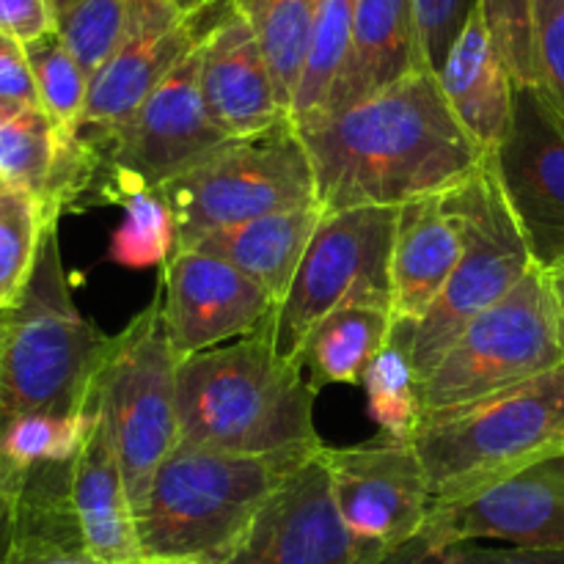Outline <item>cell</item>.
<instances>
[{"mask_svg":"<svg viewBox=\"0 0 564 564\" xmlns=\"http://www.w3.org/2000/svg\"><path fill=\"white\" fill-rule=\"evenodd\" d=\"M312 154L325 213L402 207L444 196L485 154L452 113L433 72L419 69L375 97L295 124Z\"/></svg>","mask_w":564,"mask_h":564,"instance_id":"cell-1","label":"cell"},{"mask_svg":"<svg viewBox=\"0 0 564 564\" xmlns=\"http://www.w3.org/2000/svg\"><path fill=\"white\" fill-rule=\"evenodd\" d=\"M312 389L262 330L185 358L176 369L180 444L229 455L308 460L323 449Z\"/></svg>","mask_w":564,"mask_h":564,"instance_id":"cell-2","label":"cell"},{"mask_svg":"<svg viewBox=\"0 0 564 564\" xmlns=\"http://www.w3.org/2000/svg\"><path fill=\"white\" fill-rule=\"evenodd\" d=\"M301 463L176 444L135 505L143 560L226 564L264 501Z\"/></svg>","mask_w":564,"mask_h":564,"instance_id":"cell-3","label":"cell"},{"mask_svg":"<svg viewBox=\"0 0 564 564\" xmlns=\"http://www.w3.org/2000/svg\"><path fill=\"white\" fill-rule=\"evenodd\" d=\"M110 336L72 297L58 226L44 231L36 270L0 341V430L17 416H75L88 408Z\"/></svg>","mask_w":564,"mask_h":564,"instance_id":"cell-4","label":"cell"},{"mask_svg":"<svg viewBox=\"0 0 564 564\" xmlns=\"http://www.w3.org/2000/svg\"><path fill=\"white\" fill-rule=\"evenodd\" d=\"M433 505L564 449V364L512 389L424 413L411 438Z\"/></svg>","mask_w":564,"mask_h":564,"instance_id":"cell-5","label":"cell"},{"mask_svg":"<svg viewBox=\"0 0 564 564\" xmlns=\"http://www.w3.org/2000/svg\"><path fill=\"white\" fill-rule=\"evenodd\" d=\"M176 224V251L248 220L319 207L312 154L295 121L226 138L196 165L160 185Z\"/></svg>","mask_w":564,"mask_h":564,"instance_id":"cell-6","label":"cell"},{"mask_svg":"<svg viewBox=\"0 0 564 564\" xmlns=\"http://www.w3.org/2000/svg\"><path fill=\"white\" fill-rule=\"evenodd\" d=\"M463 231V257L449 284L416 325L391 330V345L411 361L416 380L433 372L457 336L494 303L510 295L534 259L496 182L488 158L463 185L446 193Z\"/></svg>","mask_w":564,"mask_h":564,"instance_id":"cell-7","label":"cell"},{"mask_svg":"<svg viewBox=\"0 0 564 564\" xmlns=\"http://www.w3.org/2000/svg\"><path fill=\"white\" fill-rule=\"evenodd\" d=\"M176 369L163 317V292L141 314L110 336L94 380L91 400L102 413L130 490L132 510L147 494L160 463L180 444L176 424Z\"/></svg>","mask_w":564,"mask_h":564,"instance_id":"cell-8","label":"cell"},{"mask_svg":"<svg viewBox=\"0 0 564 564\" xmlns=\"http://www.w3.org/2000/svg\"><path fill=\"white\" fill-rule=\"evenodd\" d=\"M562 364L560 308L549 275L534 264L527 279L479 314L433 372L419 380L422 416L521 386Z\"/></svg>","mask_w":564,"mask_h":564,"instance_id":"cell-9","label":"cell"},{"mask_svg":"<svg viewBox=\"0 0 564 564\" xmlns=\"http://www.w3.org/2000/svg\"><path fill=\"white\" fill-rule=\"evenodd\" d=\"M397 209L350 207L325 213L284 301L264 323L275 350L297 361L308 330L345 306L391 312V248Z\"/></svg>","mask_w":564,"mask_h":564,"instance_id":"cell-10","label":"cell"},{"mask_svg":"<svg viewBox=\"0 0 564 564\" xmlns=\"http://www.w3.org/2000/svg\"><path fill=\"white\" fill-rule=\"evenodd\" d=\"M97 154L88 207L116 204L135 187H160L226 141L202 94V42L154 88L127 124L110 132L77 127Z\"/></svg>","mask_w":564,"mask_h":564,"instance_id":"cell-11","label":"cell"},{"mask_svg":"<svg viewBox=\"0 0 564 564\" xmlns=\"http://www.w3.org/2000/svg\"><path fill=\"white\" fill-rule=\"evenodd\" d=\"M336 510L358 549V564H383L422 534L433 510L427 471L413 444L323 449Z\"/></svg>","mask_w":564,"mask_h":564,"instance_id":"cell-12","label":"cell"},{"mask_svg":"<svg viewBox=\"0 0 564 564\" xmlns=\"http://www.w3.org/2000/svg\"><path fill=\"white\" fill-rule=\"evenodd\" d=\"M540 270L564 259V116L540 86H516L505 138L488 154Z\"/></svg>","mask_w":564,"mask_h":564,"instance_id":"cell-13","label":"cell"},{"mask_svg":"<svg viewBox=\"0 0 564 564\" xmlns=\"http://www.w3.org/2000/svg\"><path fill=\"white\" fill-rule=\"evenodd\" d=\"M419 538L433 551L499 540L512 549L564 551V449L430 510Z\"/></svg>","mask_w":564,"mask_h":564,"instance_id":"cell-14","label":"cell"},{"mask_svg":"<svg viewBox=\"0 0 564 564\" xmlns=\"http://www.w3.org/2000/svg\"><path fill=\"white\" fill-rule=\"evenodd\" d=\"M163 317L176 361L246 339L264 328L275 303L268 292L218 257L176 251L165 262Z\"/></svg>","mask_w":564,"mask_h":564,"instance_id":"cell-15","label":"cell"},{"mask_svg":"<svg viewBox=\"0 0 564 564\" xmlns=\"http://www.w3.org/2000/svg\"><path fill=\"white\" fill-rule=\"evenodd\" d=\"M323 449L273 490L226 564H358Z\"/></svg>","mask_w":564,"mask_h":564,"instance_id":"cell-16","label":"cell"},{"mask_svg":"<svg viewBox=\"0 0 564 564\" xmlns=\"http://www.w3.org/2000/svg\"><path fill=\"white\" fill-rule=\"evenodd\" d=\"M202 94L213 124L226 138H246L290 119L275 94L251 22L240 6L226 11L202 39Z\"/></svg>","mask_w":564,"mask_h":564,"instance_id":"cell-17","label":"cell"},{"mask_svg":"<svg viewBox=\"0 0 564 564\" xmlns=\"http://www.w3.org/2000/svg\"><path fill=\"white\" fill-rule=\"evenodd\" d=\"M463 257V231L449 196L397 207L391 248V317L394 328L416 325L449 284Z\"/></svg>","mask_w":564,"mask_h":564,"instance_id":"cell-18","label":"cell"},{"mask_svg":"<svg viewBox=\"0 0 564 564\" xmlns=\"http://www.w3.org/2000/svg\"><path fill=\"white\" fill-rule=\"evenodd\" d=\"M94 422L88 438L72 460L69 499L83 549L99 564H141L135 510L121 474L119 455L102 413L94 402Z\"/></svg>","mask_w":564,"mask_h":564,"instance_id":"cell-19","label":"cell"},{"mask_svg":"<svg viewBox=\"0 0 564 564\" xmlns=\"http://www.w3.org/2000/svg\"><path fill=\"white\" fill-rule=\"evenodd\" d=\"M419 69L424 66L413 0H358L350 50L317 116L352 108Z\"/></svg>","mask_w":564,"mask_h":564,"instance_id":"cell-20","label":"cell"},{"mask_svg":"<svg viewBox=\"0 0 564 564\" xmlns=\"http://www.w3.org/2000/svg\"><path fill=\"white\" fill-rule=\"evenodd\" d=\"M202 39L204 31L196 22L127 33L113 58L88 83L77 127L94 132L119 130Z\"/></svg>","mask_w":564,"mask_h":564,"instance_id":"cell-21","label":"cell"},{"mask_svg":"<svg viewBox=\"0 0 564 564\" xmlns=\"http://www.w3.org/2000/svg\"><path fill=\"white\" fill-rule=\"evenodd\" d=\"M441 91L479 152L488 158L505 138L516 80L488 31L479 0L438 72Z\"/></svg>","mask_w":564,"mask_h":564,"instance_id":"cell-22","label":"cell"},{"mask_svg":"<svg viewBox=\"0 0 564 564\" xmlns=\"http://www.w3.org/2000/svg\"><path fill=\"white\" fill-rule=\"evenodd\" d=\"M323 207H303L248 220L231 229L204 237L196 251L218 257L257 281L279 306L295 281L306 248L323 220ZM193 251V248H191Z\"/></svg>","mask_w":564,"mask_h":564,"instance_id":"cell-23","label":"cell"},{"mask_svg":"<svg viewBox=\"0 0 564 564\" xmlns=\"http://www.w3.org/2000/svg\"><path fill=\"white\" fill-rule=\"evenodd\" d=\"M72 463L25 474L14 545L3 564H99L83 549L69 499Z\"/></svg>","mask_w":564,"mask_h":564,"instance_id":"cell-24","label":"cell"},{"mask_svg":"<svg viewBox=\"0 0 564 564\" xmlns=\"http://www.w3.org/2000/svg\"><path fill=\"white\" fill-rule=\"evenodd\" d=\"M394 317L380 306H345L308 330L301 347L303 375L314 391L325 386H361L369 364L389 347Z\"/></svg>","mask_w":564,"mask_h":564,"instance_id":"cell-25","label":"cell"},{"mask_svg":"<svg viewBox=\"0 0 564 564\" xmlns=\"http://www.w3.org/2000/svg\"><path fill=\"white\" fill-rule=\"evenodd\" d=\"M237 6L257 33L281 108L290 113L312 47L319 0H237Z\"/></svg>","mask_w":564,"mask_h":564,"instance_id":"cell-26","label":"cell"},{"mask_svg":"<svg viewBox=\"0 0 564 564\" xmlns=\"http://www.w3.org/2000/svg\"><path fill=\"white\" fill-rule=\"evenodd\" d=\"M116 204L124 218L110 237V262L127 270L165 268L176 253V224L160 187H135Z\"/></svg>","mask_w":564,"mask_h":564,"instance_id":"cell-27","label":"cell"},{"mask_svg":"<svg viewBox=\"0 0 564 564\" xmlns=\"http://www.w3.org/2000/svg\"><path fill=\"white\" fill-rule=\"evenodd\" d=\"M358 0H319L317 20L312 31V47H308L306 66H303L301 86H297L295 102H292L290 119L295 124L312 119L323 110L341 64L347 58L352 36V20H356Z\"/></svg>","mask_w":564,"mask_h":564,"instance_id":"cell-28","label":"cell"},{"mask_svg":"<svg viewBox=\"0 0 564 564\" xmlns=\"http://www.w3.org/2000/svg\"><path fill=\"white\" fill-rule=\"evenodd\" d=\"M58 152V127L42 108L22 110L0 124V185L42 204Z\"/></svg>","mask_w":564,"mask_h":564,"instance_id":"cell-29","label":"cell"},{"mask_svg":"<svg viewBox=\"0 0 564 564\" xmlns=\"http://www.w3.org/2000/svg\"><path fill=\"white\" fill-rule=\"evenodd\" d=\"M50 226L58 224H47L31 196L0 185V314L20 306Z\"/></svg>","mask_w":564,"mask_h":564,"instance_id":"cell-30","label":"cell"},{"mask_svg":"<svg viewBox=\"0 0 564 564\" xmlns=\"http://www.w3.org/2000/svg\"><path fill=\"white\" fill-rule=\"evenodd\" d=\"M91 422V405L75 416H47V413L17 416L0 430V455L22 471L72 463L86 444Z\"/></svg>","mask_w":564,"mask_h":564,"instance_id":"cell-31","label":"cell"},{"mask_svg":"<svg viewBox=\"0 0 564 564\" xmlns=\"http://www.w3.org/2000/svg\"><path fill=\"white\" fill-rule=\"evenodd\" d=\"M369 419L383 430L386 441L411 444L419 422H422V402H419V380L411 361L397 345L386 347L364 375Z\"/></svg>","mask_w":564,"mask_h":564,"instance_id":"cell-32","label":"cell"},{"mask_svg":"<svg viewBox=\"0 0 564 564\" xmlns=\"http://www.w3.org/2000/svg\"><path fill=\"white\" fill-rule=\"evenodd\" d=\"M31 64L33 83H36L39 105L61 130H75L83 119L88 97V75L80 69L75 55L66 50L58 33L22 44Z\"/></svg>","mask_w":564,"mask_h":564,"instance_id":"cell-33","label":"cell"},{"mask_svg":"<svg viewBox=\"0 0 564 564\" xmlns=\"http://www.w3.org/2000/svg\"><path fill=\"white\" fill-rule=\"evenodd\" d=\"M127 0H77L58 11L55 33L88 80L108 64L127 36Z\"/></svg>","mask_w":564,"mask_h":564,"instance_id":"cell-34","label":"cell"},{"mask_svg":"<svg viewBox=\"0 0 564 564\" xmlns=\"http://www.w3.org/2000/svg\"><path fill=\"white\" fill-rule=\"evenodd\" d=\"M479 9L516 86H538L534 0H479Z\"/></svg>","mask_w":564,"mask_h":564,"instance_id":"cell-35","label":"cell"},{"mask_svg":"<svg viewBox=\"0 0 564 564\" xmlns=\"http://www.w3.org/2000/svg\"><path fill=\"white\" fill-rule=\"evenodd\" d=\"M474 6L477 0H413L422 66L435 77H438L455 39L460 36Z\"/></svg>","mask_w":564,"mask_h":564,"instance_id":"cell-36","label":"cell"},{"mask_svg":"<svg viewBox=\"0 0 564 564\" xmlns=\"http://www.w3.org/2000/svg\"><path fill=\"white\" fill-rule=\"evenodd\" d=\"M538 86L564 116V0H534Z\"/></svg>","mask_w":564,"mask_h":564,"instance_id":"cell-37","label":"cell"},{"mask_svg":"<svg viewBox=\"0 0 564 564\" xmlns=\"http://www.w3.org/2000/svg\"><path fill=\"white\" fill-rule=\"evenodd\" d=\"M0 108H3L6 119L22 113V110L42 108L25 47L3 33H0Z\"/></svg>","mask_w":564,"mask_h":564,"instance_id":"cell-38","label":"cell"},{"mask_svg":"<svg viewBox=\"0 0 564 564\" xmlns=\"http://www.w3.org/2000/svg\"><path fill=\"white\" fill-rule=\"evenodd\" d=\"M422 564H564V551H534V549H488L482 543H457L449 549L433 551Z\"/></svg>","mask_w":564,"mask_h":564,"instance_id":"cell-39","label":"cell"},{"mask_svg":"<svg viewBox=\"0 0 564 564\" xmlns=\"http://www.w3.org/2000/svg\"><path fill=\"white\" fill-rule=\"evenodd\" d=\"M58 25V11L50 0H0V33L20 44L47 36Z\"/></svg>","mask_w":564,"mask_h":564,"instance_id":"cell-40","label":"cell"},{"mask_svg":"<svg viewBox=\"0 0 564 564\" xmlns=\"http://www.w3.org/2000/svg\"><path fill=\"white\" fill-rule=\"evenodd\" d=\"M25 474L14 463L0 455V564L9 556L17 534V518H20V499L25 488Z\"/></svg>","mask_w":564,"mask_h":564,"instance_id":"cell-41","label":"cell"},{"mask_svg":"<svg viewBox=\"0 0 564 564\" xmlns=\"http://www.w3.org/2000/svg\"><path fill=\"white\" fill-rule=\"evenodd\" d=\"M169 3L174 6L185 20L196 22V25H202V31L207 33L226 11L235 9L237 0H169Z\"/></svg>","mask_w":564,"mask_h":564,"instance_id":"cell-42","label":"cell"},{"mask_svg":"<svg viewBox=\"0 0 564 564\" xmlns=\"http://www.w3.org/2000/svg\"><path fill=\"white\" fill-rule=\"evenodd\" d=\"M430 554V545L422 538H416L413 543H408L405 549H400L397 554H391L383 564H422L424 556Z\"/></svg>","mask_w":564,"mask_h":564,"instance_id":"cell-43","label":"cell"},{"mask_svg":"<svg viewBox=\"0 0 564 564\" xmlns=\"http://www.w3.org/2000/svg\"><path fill=\"white\" fill-rule=\"evenodd\" d=\"M545 275H549L551 292H554V301H556V308H560V319L564 328V259H560L554 268L545 270Z\"/></svg>","mask_w":564,"mask_h":564,"instance_id":"cell-44","label":"cell"},{"mask_svg":"<svg viewBox=\"0 0 564 564\" xmlns=\"http://www.w3.org/2000/svg\"><path fill=\"white\" fill-rule=\"evenodd\" d=\"M141 564H202L193 560H143Z\"/></svg>","mask_w":564,"mask_h":564,"instance_id":"cell-45","label":"cell"},{"mask_svg":"<svg viewBox=\"0 0 564 564\" xmlns=\"http://www.w3.org/2000/svg\"><path fill=\"white\" fill-rule=\"evenodd\" d=\"M50 3H53V6H55V11H61V9H66V6L77 3V0H50Z\"/></svg>","mask_w":564,"mask_h":564,"instance_id":"cell-46","label":"cell"},{"mask_svg":"<svg viewBox=\"0 0 564 564\" xmlns=\"http://www.w3.org/2000/svg\"><path fill=\"white\" fill-rule=\"evenodd\" d=\"M6 317H9V312L0 314V341H3V330H6Z\"/></svg>","mask_w":564,"mask_h":564,"instance_id":"cell-47","label":"cell"},{"mask_svg":"<svg viewBox=\"0 0 564 564\" xmlns=\"http://www.w3.org/2000/svg\"><path fill=\"white\" fill-rule=\"evenodd\" d=\"M6 121V113H3V108H0V124H3Z\"/></svg>","mask_w":564,"mask_h":564,"instance_id":"cell-48","label":"cell"}]
</instances>
